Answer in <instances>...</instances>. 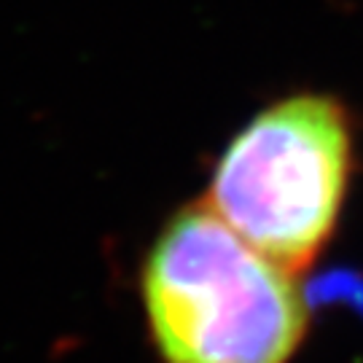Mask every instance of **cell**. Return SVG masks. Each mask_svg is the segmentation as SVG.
<instances>
[{
  "instance_id": "6da1fadb",
  "label": "cell",
  "mask_w": 363,
  "mask_h": 363,
  "mask_svg": "<svg viewBox=\"0 0 363 363\" xmlns=\"http://www.w3.org/2000/svg\"><path fill=\"white\" fill-rule=\"evenodd\" d=\"M140 294L164 363H288L307 334L296 274L208 205L181 210L162 229Z\"/></svg>"
},
{
  "instance_id": "7a4b0ae2",
  "label": "cell",
  "mask_w": 363,
  "mask_h": 363,
  "mask_svg": "<svg viewBox=\"0 0 363 363\" xmlns=\"http://www.w3.org/2000/svg\"><path fill=\"white\" fill-rule=\"evenodd\" d=\"M350 181V130L325 97L267 108L220 156L208 208L288 272H304L334 232Z\"/></svg>"
}]
</instances>
